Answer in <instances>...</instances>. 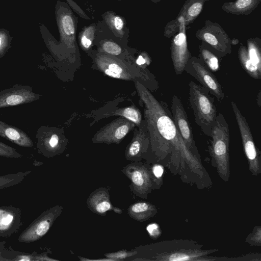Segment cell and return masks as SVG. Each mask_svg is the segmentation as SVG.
Returning <instances> with one entry per match:
<instances>
[{"label":"cell","mask_w":261,"mask_h":261,"mask_svg":"<svg viewBox=\"0 0 261 261\" xmlns=\"http://www.w3.org/2000/svg\"><path fill=\"white\" fill-rule=\"evenodd\" d=\"M142 101L152 151L159 157H171L186 162L191 168H202L199 159L186 145L166 103L158 101L141 83L135 81Z\"/></svg>","instance_id":"cell-1"},{"label":"cell","mask_w":261,"mask_h":261,"mask_svg":"<svg viewBox=\"0 0 261 261\" xmlns=\"http://www.w3.org/2000/svg\"><path fill=\"white\" fill-rule=\"evenodd\" d=\"M208 151L213 165L221 178L227 181L230 175L229 125L221 113H219L213 127Z\"/></svg>","instance_id":"cell-2"},{"label":"cell","mask_w":261,"mask_h":261,"mask_svg":"<svg viewBox=\"0 0 261 261\" xmlns=\"http://www.w3.org/2000/svg\"><path fill=\"white\" fill-rule=\"evenodd\" d=\"M189 87V101L195 122L202 132L210 137L217 116L214 99L205 88L194 81L190 82Z\"/></svg>","instance_id":"cell-3"},{"label":"cell","mask_w":261,"mask_h":261,"mask_svg":"<svg viewBox=\"0 0 261 261\" xmlns=\"http://www.w3.org/2000/svg\"><path fill=\"white\" fill-rule=\"evenodd\" d=\"M97 68L109 76L123 80H141L152 89L158 88V84L153 75L149 72L118 59L105 55L97 56L95 59Z\"/></svg>","instance_id":"cell-4"},{"label":"cell","mask_w":261,"mask_h":261,"mask_svg":"<svg viewBox=\"0 0 261 261\" xmlns=\"http://www.w3.org/2000/svg\"><path fill=\"white\" fill-rule=\"evenodd\" d=\"M122 172L130 180L128 187L136 196L146 198L153 189L159 188L147 164L134 162L124 167Z\"/></svg>","instance_id":"cell-5"},{"label":"cell","mask_w":261,"mask_h":261,"mask_svg":"<svg viewBox=\"0 0 261 261\" xmlns=\"http://www.w3.org/2000/svg\"><path fill=\"white\" fill-rule=\"evenodd\" d=\"M196 36L218 57L231 53L232 40L217 23L206 21L205 26L196 32Z\"/></svg>","instance_id":"cell-6"},{"label":"cell","mask_w":261,"mask_h":261,"mask_svg":"<svg viewBox=\"0 0 261 261\" xmlns=\"http://www.w3.org/2000/svg\"><path fill=\"white\" fill-rule=\"evenodd\" d=\"M231 105L240 130L244 153L247 158L249 169L252 174L257 176L261 173L260 153L255 145L250 127L239 109L237 104Z\"/></svg>","instance_id":"cell-7"},{"label":"cell","mask_w":261,"mask_h":261,"mask_svg":"<svg viewBox=\"0 0 261 261\" xmlns=\"http://www.w3.org/2000/svg\"><path fill=\"white\" fill-rule=\"evenodd\" d=\"M63 208L56 205L43 211L20 234L18 241L30 243L40 240L48 232Z\"/></svg>","instance_id":"cell-8"},{"label":"cell","mask_w":261,"mask_h":261,"mask_svg":"<svg viewBox=\"0 0 261 261\" xmlns=\"http://www.w3.org/2000/svg\"><path fill=\"white\" fill-rule=\"evenodd\" d=\"M185 71L198 81L201 86L215 96L218 101L224 99L225 95L221 84L200 58L191 57Z\"/></svg>","instance_id":"cell-9"},{"label":"cell","mask_w":261,"mask_h":261,"mask_svg":"<svg viewBox=\"0 0 261 261\" xmlns=\"http://www.w3.org/2000/svg\"><path fill=\"white\" fill-rule=\"evenodd\" d=\"M171 103L172 118L179 133L189 149L199 159V154L193 138L192 128L180 100L176 95H173Z\"/></svg>","instance_id":"cell-10"},{"label":"cell","mask_w":261,"mask_h":261,"mask_svg":"<svg viewBox=\"0 0 261 261\" xmlns=\"http://www.w3.org/2000/svg\"><path fill=\"white\" fill-rule=\"evenodd\" d=\"M135 126L127 119L119 117L97 132L92 139L94 143L119 144L126 134Z\"/></svg>","instance_id":"cell-11"},{"label":"cell","mask_w":261,"mask_h":261,"mask_svg":"<svg viewBox=\"0 0 261 261\" xmlns=\"http://www.w3.org/2000/svg\"><path fill=\"white\" fill-rule=\"evenodd\" d=\"M39 97L30 86L15 85L0 91V109L30 103Z\"/></svg>","instance_id":"cell-12"},{"label":"cell","mask_w":261,"mask_h":261,"mask_svg":"<svg viewBox=\"0 0 261 261\" xmlns=\"http://www.w3.org/2000/svg\"><path fill=\"white\" fill-rule=\"evenodd\" d=\"M135 130V135L127 146L125 156L126 160L139 162L147 152L150 145L149 134L145 120Z\"/></svg>","instance_id":"cell-13"},{"label":"cell","mask_w":261,"mask_h":261,"mask_svg":"<svg viewBox=\"0 0 261 261\" xmlns=\"http://www.w3.org/2000/svg\"><path fill=\"white\" fill-rule=\"evenodd\" d=\"M36 138L38 152L45 157H53L63 150L59 135L51 130L43 127L39 128Z\"/></svg>","instance_id":"cell-14"},{"label":"cell","mask_w":261,"mask_h":261,"mask_svg":"<svg viewBox=\"0 0 261 261\" xmlns=\"http://www.w3.org/2000/svg\"><path fill=\"white\" fill-rule=\"evenodd\" d=\"M22 224L20 208L12 205L0 206V237H10L19 230Z\"/></svg>","instance_id":"cell-15"},{"label":"cell","mask_w":261,"mask_h":261,"mask_svg":"<svg viewBox=\"0 0 261 261\" xmlns=\"http://www.w3.org/2000/svg\"><path fill=\"white\" fill-rule=\"evenodd\" d=\"M86 203L89 209L93 213L105 216L110 211L121 214V208L115 207L110 200L109 191L105 187H100L92 191L87 198Z\"/></svg>","instance_id":"cell-16"},{"label":"cell","mask_w":261,"mask_h":261,"mask_svg":"<svg viewBox=\"0 0 261 261\" xmlns=\"http://www.w3.org/2000/svg\"><path fill=\"white\" fill-rule=\"evenodd\" d=\"M171 55L176 74H181L185 71L188 61L192 57L184 33H180L174 37L171 46Z\"/></svg>","instance_id":"cell-17"},{"label":"cell","mask_w":261,"mask_h":261,"mask_svg":"<svg viewBox=\"0 0 261 261\" xmlns=\"http://www.w3.org/2000/svg\"><path fill=\"white\" fill-rule=\"evenodd\" d=\"M0 136L21 147L31 148L34 146L33 141L25 133L1 120Z\"/></svg>","instance_id":"cell-18"},{"label":"cell","mask_w":261,"mask_h":261,"mask_svg":"<svg viewBox=\"0 0 261 261\" xmlns=\"http://www.w3.org/2000/svg\"><path fill=\"white\" fill-rule=\"evenodd\" d=\"M157 212V208L153 204L146 201L135 202L127 208L129 216L139 222L149 220L153 217Z\"/></svg>","instance_id":"cell-19"},{"label":"cell","mask_w":261,"mask_h":261,"mask_svg":"<svg viewBox=\"0 0 261 261\" xmlns=\"http://www.w3.org/2000/svg\"><path fill=\"white\" fill-rule=\"evenodd\" d=\"M261 0H236L226 3L222 7L225 12L235 14H247L253 11Z\"/></svg>","instance_id":"cell-20"},{"label":"cell","mask_w":261,"mask_h":261,"mask_svg":"<svg viewBox=\"0 0 261 261\" xmlns=\"http://www.w3.org/2000/svg\"><path fill=\"white\" fill-rule=\"evenodd\" d=\"M238 57L241 66L249 76L255 80L261 79V68L250 59L247 48L242 44L238 50Z\"/></svg>","instance_id":"cell-21"},{"label":"cell","mask_w":261,"mask_h":261,"mask_svg":"<svg viewBox=\"0 0 261 261\" xmlns=\"http://www.w3.org/2000/svg\"><path fill=\"white\" fill-rule=\"evenodd\" d=\"M208 0H187L180 11L179 19L186 24L192 22L201 13L204 3Z\"/></svg>","instance_id":"cell-22"},{"label":"cell","mask_w":261,"mask_h":261,"mask_svg":"<svg viewBox=\"0 0 261 261\" xmlns=\"http://www.w3.org/2000/svg\"><path fill=\"white\" fill-rule=\"evenodd\" d=\"M105 117L118 116L124 117L133 122L139 127L142 124V115L139 110L133 106L125 108H118L103 114Z\"/></svg>","instance_id":"cell-23"},{"label":"cell","mask_w":261,"mask_h":261,"mask_svg":"<svg viewBox=\"0 0 261 261\" xmlns=\"http://www.w3.org/2000/svg\"><path fill=\"white\" fill-rule=\"evenodd\" d=\"M199 57L211 71L216 72L219 69L220 64L218 57L202 42L199 45Z\"/></svg>","instance_id":"cell-24"},{"label":"cell","mask_w":261,"mask_h":261,"mask_svg":"<svg viewBox=\"0 0 261 261\" xmlns=\"http://www.w3.org/2000/svg\"><path fill=\"white\" fill-rule=\"evenodd\" d=\"M247 51L250 59L261 68V49L259 38L247 41Z\"/></svg>","instance_id":"cell-25"},{"label":"cell","mask_w":261,"mask_h":261,"mask_svg":"<svg viewBox=\"0 0 261 261\" xmlns=\"http://www.w3.org/2000/svg\"><path fill=\"white\" fill-rule=\"evenodd\" d=\"M12 39L7 30L0 29V58L3 57L9 49Z\"/></svg>","instance_id":"cell-26"},{"label":"cell","mask_w":261,"mask_h":261,"mask_svg":"<svg viewBox=\"0 0 261 261\" xmlns=\"http://www.w3.org/2000/svg\"><path fill=\"white\" fill-rule=\"evenodd\" d=\"M137 253L138 251H127L123 249L114 252L105 253L104 256L105 257L111 259L113 261H119L134 256Z\"/></svg>","instance_id":"cell-27"},{"label":"cell","mask_w":261,"mask_h":261,"mask_svg":"<svg viewBox=\"0 0 261 261\" xmlns=\"http://www.w3.org/2000/svg\"><path fill=\"white\" fill-rule=\"evenodd\" d=\"M0 156L17 159L22 155L14 148L0 141Z\"/></svg>","instance_id":"cell-28"},{"label":"cell","mask_w":261,"mask_h":261,"mask_svg":"<svg viewBox=\"0 0 261 261\" xmlns=\"http://www.w3.org/2000/svg\"><path fill=\"white\" fill-rule=\"evenodd\" d=\"M260 230V226L254 227L252 232L246 238L245 241L251 246H260L261 245Z\"/></svg>","instance_id":"cell-29"},{"label":"cell","mask_w":261,"mask_h":261,"mask_svg":"<svg viewBox=\"0 0 261 261\" xmlns=\"http://www.w3.org/2000/svg\"><path fill=\"white\" fill-rule=\"evenodd\" d=\"M102 50L106 53L113 56H118L122 52L119 45L112 41H107L102 45Z\"/></svg>","instance_id":"cell-30"},{"label":"cell","mask_w":261,"mask_h":261,"mask_svg":"<svg viewBox=\"0 0 261 261\" xmlns=\"http://www.w3.org/2000/svg\"><path fill=\"white\" fill-rule=\"evenodd\" d=\"M62 25L65 33L68 35L74 34V29L72 19L69 16H64L61 19Z\"/></svg>","instance_id":"cell-31"},{"label":"cell","mask_w":261,"mask_h":261,"mask_svg":"<svg viewBox=\"0 0 261 261\" xmlns=\"http://www.w3.org/2000/svg\"><path fill=\"white\" fill-rule=\"evenodd\" d=\"M146 229L149 237L152 239H158L161 234L160 226L155 223L149 224L146 226Z\"/></svg>","instance_id":"cell-32"},{"label":"cell","mask_w":261,"mask_h":261,"mask_svg":"<svg viewBox=\"0 0 261 261\" xmlns=\"http://www.w3.org/2000/svg\"><path fill=\"white\" fill-rule=\"evenodd\" d=\"M151 170L156 182L160 187L162 184V183L160 182V180H162V177L164 173V168L161 165L155 164L151 167Z\"/></svg>","instance_id":"cell-33"},{"label":"cell","mask_w":261,"mask_h":261,"mask_svg":"<svg viewBox=\"0 0 261 261\" xmlns=\"http://www.w3.org/2000/svg\"><path fill=\"white\" fill-rule=\"evenodd\" d=\"M68 3L69 5L72 7L73 10L77 13L79 15H80L82 17L86 19H91L84 13V12L77 5L74 3L72 0H66Z\"/></svg>","instance_id":"cell-34"},{"label":"cell","mask_w":261,"mask_h":261,"mask_svg":"<svg viewBox=\"0 0 261 261\" xmlns=\"http://www.w3.org/2000/svg\"><path fill=\"white\" fill-rule=\"evenodd\" d=\"M48 251L43 252L40 254L37 253L35 257V261L43 260H59L58 259L50 258L48 256Z\"/></svg>","instance_id":"cell-35"},{"label":"cell","mask_w":261,"mask_h":261,"mask_svg":"<svg viewBox=\"0 0 261 261\" xmlns=\"http://www.w3.org/2000/svg\"><path fill=\"white\" fill-rule=\"evenodd\" d=\"M114 23L115 28L117 30H120L123 28L124 23L122 19L120 17L116 16L114 18Z\"/></svg>","instance_id":"cell-36"},{"label":"cell","mask_w":261,"mask_h":261,"mask_svg":"<svg viewBox=\"0 0 261 261\" xmlns=\"http://www.w3.org/2000/svg\"><path fill=\"white\" fill-rule=\"evenodd\" d=\"M81 43L85 48H88L91 46L92 41L86 36H83L81 39Z\"/></svg>","instance_id":"cell-37"},{"label":"cell","mask_w":261,"mask_h":261,"mask_svg":"<svg viewBox=\"0 0 261 261\" xmlns=\"http://www.w3.org/2000/svg\"><path fill=\"white\" fill-rule=\"evenodd\" d=\"M146 63L147 61L142 56H140L136 61V63L139 66H141Z\"/></svg>","instance_id":"cell-38"},{"label":"cell","mask_w":261,"mask_h":261,"mask_svg":"<svg viewBox=\"0 0 261 261\" xmlns=\"http://www.w3.org/2000/svg\"><path fill=\"white\" fill-rule=\"evenodd\" d=\"M2 252L3 251H0V261H8V260L7 258L3 256Z\"/></svg>","instance_id":"cell-39"},{"label":"cell","mask_w":261,"mask_h":261,"mask_svg":"<svg viewBox=\"0 0 261 261\" xmlns=\"http://www.w3.org/2000/svg\"><path fill=\"white\" fill-rule=\"evenodd\" d=\"M257 97H258V98L257 99V102L258 103L259 107H260V92L258 93Z\"/></svg>","instance_id":"cell-40"}]
</instances>
